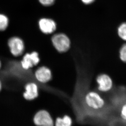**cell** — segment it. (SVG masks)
<instances>
[{
    "label": "cell",
    "mask_w": 126,
    "mask_h": 126,
    "mask_svg": "<svg viewBox=\"0 0 126 126\" xmlns=\"http://www.w3.org/2000/svg\"><path fill=\"white\" fill-rule=\"evenodd\" d=\"M95 0H81V1L83 2L84 3L88 5L89 4L92 3L94 2Z\"/></svg>",
    "instance_id": "16"
},
{
    "label": "cell",
    "mask_w": 126,
    "mask_h": 126,
    "mask_svg": "<svg viewBox=\"0 0 126 126\" xmlns=\"http://www.w3.org/2000/svg\"><path fill=\"white\" fill-rule=\"evenodd\" d=\"M1 83H0V89H1Z\"/></svg>",
    "instance_id": "17"
},
{
    "label": "cell",
    "mask_w": 126,
    "mask_h": 126,
    "mask_svg": "<svg viewBox=\"0 0 126 126\" xmlns=\"http://www.w3.org/2000/svg\"><path fill=\"white\" fill-rule=\"evenodd\" d=\"M51 40L54 47L59 52H65L70 48V40L64 34L61 33L54 35Z\"/></svg>",
    "instance_id": "2"
},
{
    "label": "cell",
    "mask_w": 126,
    "mask_h": 126,
    "mask_svg": "<svg viewBox=\"0 0 126 126\" xmlns=\"http://www.w3.org/2000/svg\"><path fill=\"white\" fill-rule=\"evenodd\" d=\"M35 124L38 126H54V123L50 114L47 111H38L33 118Z\"/></svg>",
    "instance_id": "3"
},
{
    "label": "cell",
    "mask_w": 126,
    "mask_h": 126,
    "mask_svg": "<svg viewBox=\"0 0 126 126\" xmlns=\"http://www.w3.org/2000/svg\"><path fill=\"white\" fill-rule=\"evenodd\" d=\"M25 90L23 96L26 100H33L38 95V87L35 84L31 83L27 84L25 87Z\"/></svg>",
    "instance_id": "9"
},
{
    "label": "cell",
    "mask_w": 126,
    "mask_h": 126,
    "mask_svg": "<svg viewBox=\"0 0 126 126\" xmlns=\"http://www.w3.org/2000/svg\"><path fill=\"white\" fill-rule=\"evenodd\" d=\"M35 76L37 80L43 83L47 82L51 79L52 77L51 70L45 67L39 68L36 71Z\"/></svg>",
    "instance_id": "8"
},
{
    "label": "cell",
    "mask_w": 126,
    "mask_h": 126,
    "mask_svg": "<svg viewBox=\"0 0 126 126\" xmlns=\"http://www.w3.org/2000/svg\"><path fill=\"white\" fill-rule=\"evenodd\" d=\"M120 116L123 120L126 122V104L123 105L120 109Z\"/></svg>",
    "instance_id": "14"
},
{
    "label": "cell",
    "mask_w": 126,
    "mask_h": 126,
    "mask_svg": "<svg viewBox=\"0 0 126 126\" xmlns=\"http://www.w3.org/2000/svg\"><path fill=\"white\" fill-rule=\"evenodd\" d=\"M39 26L42 32L45 34L52 33L56 30V25L52 19L43 18L39 21Z\"/></svg>",
    "instance_id": "7"
},
{
    "label": "cell",
    "mask_w": 126,
    "mask_h": 126,
    "mask_svg": "<svg viewBox=\"0 0 126 126\" xmlns=\"http://www.w3.org/2000/svg\"><path fill=\"white\" fill-rule=\"evenodd\" d=\"M42 5L44 6H50L54 4L55 0H39Z\"/></svg>",
    "instance_id": "15"
},
{
    "label": "cell",
    "mask_w": 126,
    "mask_h": 126,
    "mask_svg": "<svg viewBox=\"0 0 126 126\" xmlns=\"http://www.w3.org/2000/svg\"><path fill=\"white\" fill-rule=\"evenodd\" d=\"M72 125V119L68 115H64L63 118L58 117L55 122L56 126H71Z\"/></svg>",
    "instance_id": "10"
},
{
    "label": "cell",
    "mask_w": 126,
    "mask_h": 126,
    "mask_svg": "<svg viewBox=\"0 0 126 126\" xmlns=\"http://www.w3.org/2000/svg\"></svg>",
    "instance_id": "18"
},
{
    "label": "cell",
    "mask_w": 126,
    "mask_h": 126,
    "mask_svg": "<svg viewBox=\"0 0 126 126\" xmlns=\"http://www.w3.org/2000/svg\"><path fill=\"white\" fill-rule=\"evenodd\" d=\"M84 99L86 105L92 110H100L104 107L105 104L103 98L98 93L93 91L86 93Z\"/></svg>",
    "instance_id": "1"
},
{
    "label": "cell",
    "mask_w": 126,
    "mask_h": 126,
    "mask_svg": "<svg viewBox=\"0 0 126 126\" xmlns=\"http://www.w3.org/2000/svg\"><path fill=\"white\" fill-rule=\"evenodd\" d=\"M120 57L122 61L126 63V44L123 45L120 49Z\"/></svg>",
    "instance_id": "13"
},
{
    "label": "cell",
    "mask_w": 126,
    "mask_h": 126,
    "mask_svg": "<svg viewBox=\"0 0 126 126\" xmlns=\"http://www.w3.org/2000/svg\"><path fill=\"white\" fill-rule=\"evenodd\" d=\"M8 18L6 16L0 14V31L6 30L8 25Z\"/></svg>",
    "instance_id": "11"
},
{
    "label": "cell",
    "mask_w": 126,
    "mask_h": 126,
    "mask_svg": "<svg viewBox=\"0 0 126 126\" xmlns=\"http://www.w3.org/2000/svg\"><path fill=\"white\" fill-rule=\"evenodd\" d=\"M118 32L120 38L126 41V23H123L119 27Z\"/></svg>",
    "instance_id": "12"
},
{
    "label": "cell",
    "mask_w": 126,
    "mask_h": 126,
    "mask_svg": "<svg viewBox=\"0 0 126 126\" xmlns=\"http://www.w3.org/2000/svg\"><path fill=\"white\" fill-rule=\"evenodd\" d=\"M39 58L36 52H33L31 54H26L23 58L21 64L24 69H28L36 65L39 62Z\"/></svg>",
    "instance_id": "6"
},
{
    "label": "cell",
    "mask_w": 126,
    "mask_h": 126,
    "mask_svg": "<svg viewBox=\"0 0 126 126\" xmlns=\"http://www.w3.org/2000/svg\"><path fill=\"white\" fill-rule=\"evenodd\" d=\"M8 46L12 54L15 56L21 55L24 50V43L18 37H14L8 41Z\"/></svg>",
    "instance_id": "5"
},
{
    "label": "cell",
    "mask_w": 126,
    "mask_h": 126,
    "mask_svg": "<svg viewBox=\"0 0 126 126\" xmlns=\"http://www.w3.org/2000/svg\"><path fill=\"white\" fill-rule=\"evenodd\" d=\"M96 81L98 84V90L100 92H107L112 89L113 81L108 75L105 74H100L97 76Z\"/></svg>",
    "instance_id": "4"
}]
</instances>
